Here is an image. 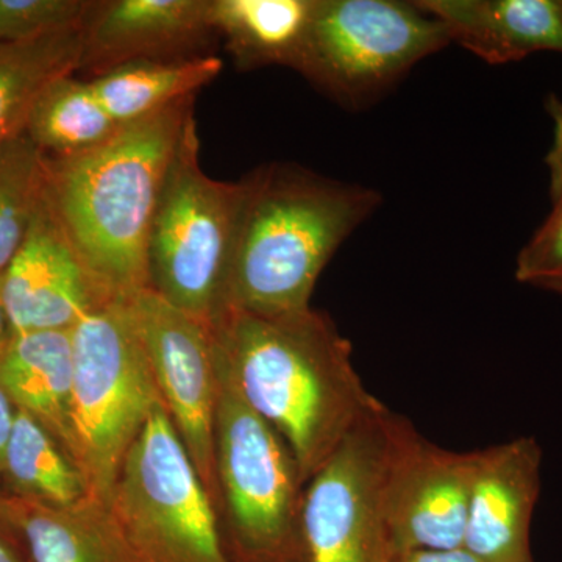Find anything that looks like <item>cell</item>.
<instances>
[{
	"instance_id": "6",
	"label": "cell",
	"mask_w": 562,
	"mask_h": 562,
	"mask_svg": "<svg viewBox=\"0 0 562 562\" xmlns=\"http://www.w3.org/2000/svg\"><path fill=\"white\" fill-rule=\"evenodd\" d=\"M105 506L135 562H235L213 497L162 402L128 450Z\"/></svg>"
},
{
	"instance_id": "16",
	"label": "cell",
	"mask_w": 562,
	"mask_h": 562,
	"mask_svg": "<svg viewBox=\"0 0 562 562\" xmlns=\"http://www.w3.org/2000/svg\"><path fill=\"white\" fill-rule=\"evenodd\" d=\"M72 383L70 330L18 333L0 351V387L18 409L50 432L65 453Z\"/></svg>"
},
{
	"instance_id": "7",
	"label": "cell",
	"mask_w": 562,
	"mask_h": 562,
	"mask_svg": "<svg viewBox=\"0 0 562 562\" xmlns=\"http://www.w3.org/2000/svg\"><path fill=\"white\" fill-rule=\"evenodd\" d=\"M216 351V350H214ZM217 366L214 449L239 562H305V484L290 447Z\"/></svg>"
},
{
	"instance_id": "28",
	"label": "cell",
	"mask_w": 562,
	"mask_h": 562,
	"mask_svg": "<svg viewBox=\"0 0 562 562\" xmlns=\"http://www.w3.org/2000/svg\"><path fill=\"white\" fill-rule=\"evenodd\" d=\"M395 562H480L465 549L454 550H414L401 554Z\"/></svg>"
},
{
	"instance_id": "24",
	"label": "cell",
	"mask_w": 562,
	"mask_h": 562,
	"mask_svg": "<svg viewBox=\"0 0 562 562\" xmlns=\"http://www.w3.org/2000/svg\"><path fill=\"white\" fill-rule=\"evenodd\" d=\"M90 0H0V44H24L81 31Z\"/></svg>"
},
{
	"instance_id": "4",
	"label": "cell",
	"mask_w": 562,
	"mask_h": 562,
	"mask_svg": "<svg viewBox=\"0 0 562 562\" xmlns=\"http://www.w3.org/2000/svg\"><path fill=\"white\" fill-rule=\"evenodd\" d=\"M74 383L69 460L87 497L106 505L122 462L161 403L149 358L122 299L99 303L70 328Z\"/></svg>"
},
{
	"instance_id": "21",
	"label": "cell",
	"mask_w": 562,
	"mask_h": 562,
	"mask_svg": "<svg viewBox=\"0 0 562 562\" xmlns=\"http://www.w3.org/2000/svg\"><path fill=\"white\" fill-rule=\"evenodd\" d=\"M83 29L24 44H0V146L25 132L41 91L79 70Z\"/></svg>"
},
{
	"instance_id": "25",
	"label": "cell",
	"mask_w": 562,
	"mask_h": 562,
	"mask_svg": "<svg viewBox=\"0 0 562 562\" xmlns=\"http://www.w3.org/2000/svg\"><path fill=\"white\" fill-rule=\"evenodd\" d=\"M553 210L516 262V279L524 284L562 294V180L550 184Z\"/></svg>"
},
{
	"instance_id": "5",
	"label": "cell",
	"mask_w": 562,
	"mask_h": 562,
	"mask_svg": "<svg viewBox=\"0 0 562 562\" xmlns=\"http://www.w3.org/2000/svg\"><path fill=\"white\" fill-rule=\"evenodd\" d=\"M194 116L169 168L147 241L149 290L211 325L222 312L244 180L211 179L201 166Z\"/></svg>"
},
{
	"instance_id": "15",
	"label": "cell",
	"mask_w": 562,
	"mask_h": 562,
	"mask_svg": "<svg viewBox=\"0 0 562 562\" xmlns=\"http://www.w3.org/2000/svg\"><path fill=\"white\" fill-rule=\"evenodd\" d=\"M450 43L490 65L524 60L536 52L562 54V0H420Z\"/></svg>"
},
{
	"instance_id": "29",
	"label": "cell",
	"mask_w": 562,
	"mask_h": 562,
	"mask_svg": "<svg viewBox=\"0 0 562 562\" xmlns=\"http://www.w3.org/2000/svg\"><path fill=\"white\" fill-rule=\"evenodd\" d=\"M16 413V406L10 401L7 392L0 387V476H2L3 457H5L7 446H9L11 431H13Z\"/></svg>"
},
{
	"instance_id": "18",
	"label": "cell",
	"mask_w": 562,
	"mask_h": 562,
	"mask_svg": "<svg viewBox=\"0 0 562 562\" xmlns=\"http://www.w3.org/2000/svg\"><path fill=\"white\" fill-rule=\"evenodd\" d=\"M317 0H210V21L239 69L299 70Z\"/></svg>"
},
{
	"instance_id": "12",
	"label": "cell",
	"mask_w": 562,
	"mask_h": 562,
	"mask_svg": "<svg viewBox=\"0 0 562 562\" xmlns=\"http://www.w3.org/2000/svg\"><path fill=\"white\" fill-rule=\"evenodd\" d=\"M106 301L46 192L24 243L0 273V302L11 331L70 330Z\"/></svg>"
},
{
	"instance_id": "13",
	"label": "cell",
	"mask_w": 562,
	"mask_h": 562,
	"mask_svg": "<svg viewBox=\"0 0 562 562\" xmlns=\"http://www.w3.org/2000/svg\"><path fill=\"white\" fill-rule=\"evenodd\" d=\"M211 36L210 0L95 2L83 27L79 70L94 79L127 63L202 57Z\"/></svg>"
},
{
	"instance_id": "14",
	"label": "cell",
	"mask_w": 562,
	"mask_h": 562,
	"mask_svg": "<svg viewBox=\"0 0 562 562\" xmlns=\"http://www.w3.org/2000/svg\"><path fill=\"white\" fill-rule=\"evenodd\" d=\"M541 468V446L528 436L476 450L462 549L480 562H532L530 531Z\"/></svg>"
},
{
	"instance_id": "11",
	"label": "cell",
	"mask_w": 562,
	"mask_h": 562,
	"mask_svg": "<svg viewBox=\"0 0 562 562\" xmlns=\"http://www.w3.org/2000/svg\"><path fill=\"white\" fill-rule=\"evenodd\" d=\"M475 471L476 450L443 449L397 414L384 483L397 557L414 550L462 549Z\"/></svg>"
},
{
	"instance_id": "8",
	"label": "cell",
	"mask_w": 562,
	"mask_h": 562,
	"mask_svg": "<svg viewBox=\"0 0 562 562\" xmlns=\"http://www.w3.org/2000/svg\"><path fill=\"white\" fill-rule=\"evenodd\" d=\"M447 44L446 27L416 2L317 0L297 72L333 101L364 109Z\"/></svg>"
},
{
	"instance_id": "19",
	"label": "cell",
	"mask_w": 562,
	"mask_h": 562,
	"mask_svg": "<svg viewBox=\"0 0 562 562\" xmlns=\"http://www.w3.org/2000/svg\"><path fill=\"white\" fill-rule=\"evenodd\" d=\"M222 70L214 55L183 60L133 61L90 79L116 124L146 120L183 99L195 98Z\"/></svg>"
},
{
	"instance_id": "22",
	"label": "cell",
	"mask_w": 562,
	"mask_h": 562,
	"mask_svg": "<svg viewBox=\"0 0 562 562\" xmlns=\"http://www.w3.org/2000/svg\"><path fill=\"white\" fill-rule=\"evenodd\" d=\"M2 476L14 495L47 505L69 506L87 497L83 479L60 443L21 409L3 457Z\"/></svg>"
},
{
	"instance_id": "10",
	"label": "cell",
	"mask_w": 562,
	"mask_h": 562,
	"mask_svg": "<svg viewBox=\"0 0 562 562\" xmlns=\"http://www.w3.org/2000/svg\"><path fill=\"white\" fill-rule=\"evenodd\" d=\"M122 301L149 358L162 405L216 501L221 491L214 449L217 366L213 331L149 288Z\"/></svg>"
},
{
	"instance_id": "23",
	"label": "cell",
	"mask_w": 562,
	"mask_h": 562,
	"mask_svg": "<svg viewBox=\"0 0 562 562\" xmlns=\"http://www.w3.org/2000/svg\"><path fill=\"white\" fill-rule=\"evenodd\" d=\"M47 180L49 158L25 133L0 146V273L24 243Z\"/></svg>"
},
{
	"instance_id": "26",
	"label": "cell",
	"mask_w": 562,
	"mask_h": 562,
	"mask_svg": "<svg viewBox=\"0 0 562 562\" xmlns=\"http://www.w3.org/2000/svg\"><path fill=\"white\" fill-rule=\"evenodd\" d=\"M0 562H31L18 528L11 519L9 494L0 492Z\"/></svg>"
},
{
	"instance_id": "30",
	"label": "cell",
	"mask_w": 562,
	"mask_h": 562,
	"mask_svg": "<svg viewBox=\"0 0 562 562\" xmlns=\"http://www.w3.org/2000/svg\"><path fill=\"white\" fill-rule=\"evenodd\" d=\"M11 336H13V331H11L9 317H7L2 302H0V351L5 349V346L9 344Z\"/></svg>"
},
{
	"instance_id": "9",
	"label": "cell",
	"mask_w": 562,
	"mask_h": 562,
	"mask_svg": "<svg viewBox=\"0 0 562 562\" xmlns=\"http://www.w3.org/2000/svg\"><path fill=\"white\" fill-rule=\"evenodd\" d=\"M397 413L384 403L306 483L305 562H395L384 483Z\"/></svg>"
},
{
	"instance_id": "27",
	"label": "cell",
	"mask_w": 562,
	"mask_h": 562,
	"mask_svg": "<svg viewBox=\"0 0 562 562\" xmlns=\"http://www.w3.org/2000/svg\"><path fill=\"white\" fill-rule=\"evenodd\" d=\"M549 111L553 120V146L547 155L550 169V184L562 180V102L550 95Z\"/></svg>"
},
{
	"instance_id": "1",
	"label": "cell",
	"mask_w": 562,
	"mask_h": 562,
	"mask_svg": "<svg viewBox=\"0 0 562 562\" xmlns=\"http://www.w3.org/2000/svg\"><path fill=\"white\" fill-rule=\"evenodd\" d=\"M211 331L221 368L290 447L305 486L382 406L357 371L349 339L313 306L280 314L225 310Z\"/></svg>"
},
{
	"instance_id": "2",
	"label": "cell",
	"mask_w": 562,
	"mask_h": 562,
	"mask_svg": "<svg viewBox=\"0 0 562 562\" xmlns=\"http://www.w3.org/2000/svg\"><path fill=\"white\" fill-rule=\"evenodd\" d=\"M194 99L122 125L85 154L47 157L52 209L105 297L127 299L149 288L151 221L184 127L194 116Z\"/></svg>"
},
{
	"instance_id": "20",
	"label": "cell",
	"mask_w": 562,
	"mask_h": 562,
	"mask_svg": "<svg viewBox=\"0 0 562 562\" xmlns=\"http://www.w3.org/2000/svg\"><path fill=\"white\" fill-rule=\"evenodd\" d=\"M120 128L103 109L91 80L70 74L41 91L24 133L46 157L61 160L95 149Z\"/></svg>"
},
{
	"instance_id": "17",
	"label": "cell",
	"mask_w": 562,
	"mask_h": 562,
	"mask_svg": "<svg viewBox=\"0 0 562 562\" xmlns=\"http://www.w3.org/2000/svg\"><path fill=\"white\" fill-rule=\"evenodd\" d=\"M9 503L31 562H135L102 503L55 506L14 494Z\"/></svg>"
},
{
	"instance_id": "3",
	"label": "cell",
	"mask_w": 562,
	"mask_h": 562,
	"mask_svg": "<svg viewBox=\"0 0 562 562\" xmlns=\"http://www.w3.org/2000/svg\"><path fill=\"white\" fill-rule=\"evenodd\" d=\"M244 187L222 312L310 308L322 271L379 209V192L288 165L258 169Z\"/></svg>"
}]
</instances>
